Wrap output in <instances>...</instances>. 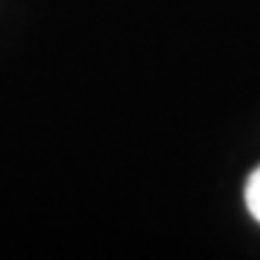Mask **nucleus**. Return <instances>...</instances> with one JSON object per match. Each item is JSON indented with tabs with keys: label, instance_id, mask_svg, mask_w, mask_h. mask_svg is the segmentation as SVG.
I'll list each match as a JSON object with an SVG mask.
<instances>
[{
	"label": "nucleus",
	"instance_id": "obj_1",
	"mask_svg": "<svg viewBox=\"0 0 260 260\" xmlns=\"http://www.w3.org/2000/svg\"><path fill=\"white\" fill-rule=\"evenodd\" d=\"M243 198H246V207H248L251 217L260 224V167L251 171V176H248V181H246Z\"/></svg>",
	"mask_w": 260,
	"mask_h": 260
}]
</instances>
